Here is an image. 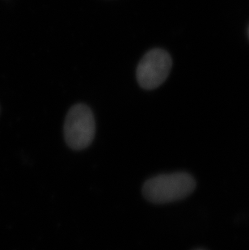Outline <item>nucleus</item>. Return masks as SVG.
Here are the masks:
<instances>
[{
	"mask_svg": "<svg viewBox=\"0 0 249 250\" xmlns=\"http://www.w3.org/2000/svg\"><path fill=\"white\" fill-rule=\"evenodd\" d=\"M248 36H249V28H248Z\"/></svg>",
	"mask_w": 249,
	"mask_h": 250,
	"instance_id": "obj_4",
	"label": "nucleus"
},
{
	"mask_svg": "<svg viewBox=\"0 0 249 250\" xmlns=\"http://www.w3.org/2000/svg\"><path fill=\"white\" fill-rule=\"evenodd\" d=\"M96 133L94 116L89 107L83 104L74 105L69 110L64 123V138L74 150L87 148Z\"/></svg>",
	"mask_w": 249,
	"mask_h": 250,
	"instance_id": "obj_2",
	"label": "nucleus"
},
{
	"mask_svg": "<svg viewBox=\"0 0 249 250\" xmlns=\"http://www.w3.org/2000/svg\"><path fill=\"white\" fill-rule=\"evenodd\" d=\"M172 60L169 54L154 49L146 53L137 68V80L144 89H155L160 87L169 76Z\"/></svg>",
	"mask_w": 249,
	"mask_h": 250,
	"instance_id": "obj_3",
	"label": "nucleus"
},
{
	"mask_svg": "<svg viewBox=\"0 0 249 250\" xmlns=\"http://www.w3.org/2000/svg\"><path fill=\"white\" fill-rule=\"evenodd\" d=\"M195 188V179L190 174L177 172L158 175L147 180L143 193L150 203L165 204L186 198Z\"/></svg>",
	"mask_w": 249,
	"mask_h": 250,
	"instance_id": "obj_1",
	"label": "nucleus"
}]
</instances>
